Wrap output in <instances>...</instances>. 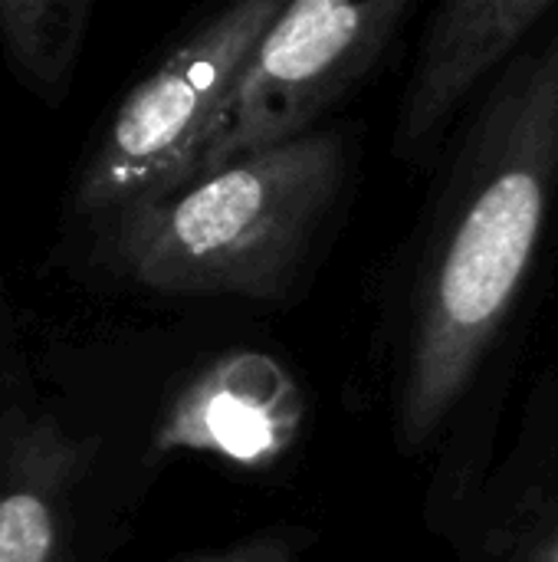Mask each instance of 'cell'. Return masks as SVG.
I'll return each instance as SVG.
<instances>
[{"instance_id":"1","label":"cell","mask_w":558,"mask_h":562,"mask_svg":"<svg viewBox=\"0 0 558 562\" xmlns=\"http://www.w3.org/2000/svg\"><path fill=\"white\" fill-rule=\"evenodd\" d=\"M558 188V13L470 125L411 293L398 422L428 441L460 405L513 313Z\"/></svg>"},{"instance_id":"10","label":"cell","mask_w":558,"mask_h":562,"mask_svg":"<svg viewBox=\"0 0 558 562\" xmlns=\"http://www.w3.org/2000/svg\"><path fill=\"white\" fill-rule=\"evenodd\" d=\"M513 562H558V510L536 527L529 547Z\"/></svg>"},{"instance_id":"2","label":"cell","mask_w":558,"mask_h":562,"mask_svg":"<svg viewBox=\"0 0 558 562\" xmlns=\"http://www.w3.org/2000/svg\"><path fill=\"white\" fill-rule=\"evenodd\" d=\"M345 165L335 132L227 161L105 224L112 260L168 296L280 300L309 260Z\"/></svg>"},{"instance_id":"5","label":"cell","mask_w":558,"mask_h":562,"mask_svg":"<svg viewBox=\"0 0 558 562\" xmlns=\"http://www.w3.org/2000/svg\"><path fill=\"white\" fill-rule=\"evenodd\" d=\"M558 13L553 0H454L441 3L421 40L405 92L398 145L405 158H428L470 92L510 66Z\"/></svg>"},{"instance_id":"6","label":"cell","mask_w":558,"mask_h":562,"mask_svg":"<svg viewBox=\"0 0 558 562\" xmlns=\"http://www.w3.org/2000/svg\"><path fill=\"white\" fill-rule=\"evenodd\" d=\"M92 448L53 415L0 428V562H79V501Z\"/></svg>"},{"instance_id":"9","label":"cell","mask_w":558,"mask_h":562,"mask_svg":"<svg viewBox=\"0 0 558 562\" xmlns=\"http://www.w3.org/2000/svg\"><path fill=\"white\" fill-rule=\"evenodd\" d=\"M303 553L299 537L293 530H266L257 537H247L227 550L201 553L184 562H296Z\"/></svg>"},{"instance_id":"4","label":"cell","mask_w":558,"mask_h":562,"mask_svg":"<svg viewBox=\"0 0 558 562\" xmlns=\"http://www.w3.org/2000/svg\"><path fill=\"white\" fill-rule=\"evenodd\" d=\"M408 10L405 0L283 3L237 72L187 181L243 155L312 135L319 115L382 59Z\"/></svg>"},{"instance_id":"3","label":"cell","mask_w":558,"mask_h":562,"mask_svg":"<svg viewBox=\"0 0 558 562\" xmlns=\"http://www.w3.org/2000/svg\"><path fill=\"white\" fill-rule=\"evenodd\" d=\"M283 0H240L194 26L115 109L76 178L72 207L112 224L181 188Z\"/></svg>"},{"instance_id":"8","label":"cell","mask_w":558,"mask_h":562,"mask_svg":"<svg viewBox=\"0 0 558 562\" xmlns=\"http://www.w3.org/2000/svg\"><path fill=\"white\" fill-rule=\"evenodd\" d=\"M92 10V0H0L3 59L46 105L72 86Z\"/></svg>"},{"instance_id":"7","label":"cell","mask_w":558,"mask_h":562,"mask_svg":"<svg viewBox=\"0 0 558 562\" xmlns=\"http://www.w3.org/2000/svg\"><path fill=\"white\" fill-rule=\"evenodd\" d=\"M299 405L286 372L253 352L220 359L197 375L158 428V448L214 451L257 464L283 451L296 431Z\"/></svg>"}]
</instances>
